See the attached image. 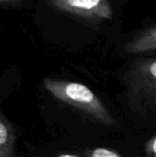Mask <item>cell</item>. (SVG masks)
<instances>
[{
  "label": "cell",
  "mask_w": 156,
  "mask_h": 157,
  "mask_svg": "<svg viewBox=\"0 0 156 157\" xmlns=\"http://www.w3.org/2000/svg\"><path fill=\"white\" fill-rule=\"evenodd\" d=\"M44 88L56 98L86 112L105 125H115L116 121L103 101L87 86L79 82L46 78Z\"/></svg>",
  "instance_id": "obj_1"
},
{
  "label": "cell",
  "mask_w": 156,
  "mask_h": 157,
  "mask_svg": "<svg viewBox=\"0 0 156 157\" xmlns=\"http://www.w3.org/2000/svg\"><path fill=\"white\" fill-rule=\"evenodd\" d=\"M131 107L156 116V59L135 61L124 75Z\"/></svg>",
  "instance_id": "obj_2"
},
{
  "label": "cell",
  "mask_w": 156,
  "mask_h": 157,
  "mask_svg": "<svg viewBox=\"0 0 156 157\" xmlns=\"http://www.w3.org/2000/svg\"><path fill=\"white\" fill-rule=\"evenodd\" d=\"M60 12L73 15L89 23L110 21L112 8L108 0H46Z\"/></svg>",
  "instance_id": "obj_3"
},
{
  "label": "cell",
  "mask_w": 156,
  "mask_h": 157,
  "mask_svg": "<svg viewBox=\"0 0 156 157\" xmlns=\"http://www.w3.org/2000/svg\"><path fill=\"white\" fill-rule=\"evenodd\" d=\"M124 50L127 54L156 52V26L138 33L124 46Z\"/></svg>",
  "instance_id": "obj_4"
},
{
  "label": "cell",
  "mask_w": 156,
  "mask_h": 157,
  "mask_svg": "<svg viewBox=\"0 0 156 157\" xmlns=\"http://www.w3.org/2000/svg\"><path fill=\"white\" fill-rule=\"evenodd\" d=\"M14 129L0 113V157H14Z\"/></svg>",
  "instance_id": "obj_5"
},
{
  "label": "cell",
  "mask_w": 156,
  "mask_h": 157,
  "mask_svg": "<svg viewBox=\"0 0 156 157\" xmlns=\"http://www.w3.org/2000/svg\"><path fill=\"white\" fill-rule=\"evenodd\" d=\"M90 157H121V155L106 147H96L90 152Z\"/></svg>",
  "instance_id": "obj_6"
},
{
  "label": "cell",
  "mask_w": 156,
  "mask_h": 157,
  "mask_svg": "<svg viewBox=\"0 0 156 157\" xmlns=\"http://www.w3.org/2000/svg\"><path fill=\"white\" fill-rule=\"evenodd\" d=\"M144 150L148 157H156V135L146 142Z\"/></svg>",
  "instance_id": "obj_7"
},
{
  "label": "cell",
  "mask_w": 156,
  "mask_h": 157,
  "mask_svg": "<svg viewBox=\"0 0 156 157\" xmlns=\"http://www.w3.org/2000/svg\"><path fill=\"white\" fill-rule=\"evenodd\" d=\"M24 0H0V8L16 9L23 4Z\"/></svg>",
  "instance_id": "obj_8"
},
{
  "label": "cell",
  "mask_w": 156,
  "mask_h": 157,
  "mask_svg": "<svg viewBox=\"0 0 156 157\" xmlns=\"http://www.w3.org/2000/svg\"><path fill=\"white\" fill-rule=\"evenodd\" d=\"M59 157H79V156H76V155H72V154H62Z\"/></svg>",
  "instance_id": "obj_9"
}]
</instances>
